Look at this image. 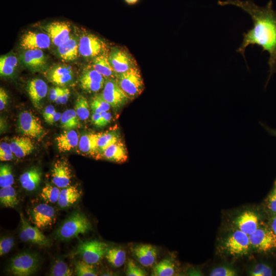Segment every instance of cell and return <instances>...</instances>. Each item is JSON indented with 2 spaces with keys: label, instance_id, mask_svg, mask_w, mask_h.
<instances>
[{
  "label": "cell",
  "instance_id": "8d00e7d4",
  "mask_svg": "<svg viewBox=\"0 0 276 276\" xmlns=\"http://www.w3.org/2000/svg\"><path fill=\"white\" fill-rule=\"evenodd\" d=\"M61 190L58 187L46 184L40 193V197L47 202H57Z\"/></svg>",
  "mask_w": 276,
  "mask_h": 276
},
{
  "label": "cell",
  "instance_id": "74e56055",
  "mask_svg": "<svg viewBox=\"0 0 276 276\" xmlns=\"http://www.w3.org/2000/svg\"><path fill=\"white\" fill-rule=\"evenodd\" d=\"M75 111L80 120L85 121L89 116V107L87 100L82 95H79L77 97L75 105Z\"/></svg>",
  "mask_w": 276,
  "mask_h": 276
},
{
  "label": "cell",
  "instance_id": "f35d334b",
  "mask_svg": "<svg viewBox=\"0 0 276 276\" xmlns=\"http://www.w3.org/2000/svg\"><path fill=\"white\" fill-rule=\"evenodd\" d=\"M89 105L93 113H98L109 111L111 107L101 94L95 95L91 99Z\"/></svg>",
  "mask_w": 276,
  "mask_h": 276
},
{
  "label": "cell",
  "instance_id": "60d3db41",
  "mask_svg": "<svg viewBox=\"0 0 276 276\" xmlns=\"http://www.w3.org/2000/svg\"><path fill=\"white\" fill-rule=\"evenodd\" d=\"M75 271L78 276H97L98 273L93 264L83 260L78 261L75 264Z\"/></svg>",
  "mask_w": 276,
  "mask_h": 276
},
{
  "label": "cell",
  "instance_id": "94428289",
  "mask_svg": "<svg viewBox=\"0 0 276 276\" xmlns=\"http://www.w3.org/2000/svg\"><path fill=\"white\" fill-rule=\"evenodd\" d=\"M138 1L139 0H125L126 2L127 3L129 4H134Z\"/></svg>",
  "mask_w": 276,
  "mask_h": 276
},
{
  "label": "cell",
  "instance_id": "ab89813d",
  "mask_svg": "<svg viewBox=\"0 0 276 276\" xmlns=\"http://www.w3.org/2000/svg\"><path fill=\"white\" fill-rule=\"evenodd\" d=\"M14 177L11 167L8 164H3L0 167V187L5 188L12 186Z\"/></svg>",
  "mask_w": 276,
  "mask_h": 276
},
{
  "label": "cell",
  "instance_id": "ee69618b",
  "mask_svg": "<svg viewBox=\"0 0 276 276\" xmlns=\"http://www.w3.org/2000/svg\"><path fill=\"white\" fill-rule=\"evenodd\" d=\"M14 244L12 237H4L0 240L1 256L7 254L12 248Z\"/></svg>",
  "mask_w": 276,
  "mask_h": 276
},
{
  "label": "cell",
  "instance_id": "30bf717a",
  "mask_svg": "<svg viewBox=\"0 0 276 276\" xmlns=\"http://www.w3.org/2000/svg\"><path fill=\"white\" fill-rule=\"evenodd\" d=\"M56 215L55 208L47 203L38 204L30 211L32 222L40 229L51 226L55 221Z\"/></svg>",
  "mask_w": 276,
  "mask_h": 276
},
{
  "label": "cell",
  "instance_id": "d6a6232c",
  "mask_svg": "<svg viewBox=\"0 0 276 276\" xmlns=\"http://www.w3.org/2000/svg\"><path fill=\"white\" fill-rule=\"evenodd\" d=\"M60 120L61 127L65 130L74 129L80 125L79 118L75 110L72 109L64 111Z\"/></svg>",
  "mask_w": 276,
  "mask_h": 276
},
{
  "label": "cell",
  "instance_id": "52a82bcc",
  "mask_svg": "<svg viewBox=\"0 0 276 276\" xmlns=\"http://www.w3.org/2000/svg\"><path fill=\"white\" fill-rule=\"evenodd\" d=\"M17 125L18 131L26 136L40 139L45 134L40 121L30 111L20 112Z\"/></svg>",
  "mask_w": 276,
  "mask_h": 276
},
{
  "label": "cell",
  "instance_id": "4fadbf2b",
  "mask_svg": "<svg viewBox=\"0 0 276 276\" xmlns=\"http://www.w3.org/2000/svg\"><path fill=\"white\" fill-rule=\"evenodd\" d=\"M225 248L232 255H243L246 254L251 246L249 235L240 230L234 232L226 240Z\"/></svg>",
  "mask_w": 276,
  "mask_h": 276
},
{
  "label": "cell",
  "instance_id": "4dcf8cb0",
  "mask_svg": "<svg viewBox=\"0 0 276 276\" xmlns=\"http://www.w3.org/2000/svg\"><path fill=\"white\" fill-rule=\"evenodd\" d=\"M105 256L107 261L114 267L123 266L126 259L125 251L118 247L108 248Z\"/></svg>",
  "mask_w": 276,
  "mask_h": 276
},
{
  "label": "cell",
  "instance_id": "f6af8a7d",
  "mask_svg": "<svg viewBox=\"0 0 276 276\" xmlns=\"http://www.w3.org/2000/svg\"><path fill=\"white\" fill-rule=\"evenodd\" d=\"M253 276H270L272 275V270L268 265L264 264L257 265L251 271Z\"/></svg>",
  "mask_w": 276,
  "mask_h": 276
},
{
  "label": "cell",
  "instance_id": "9c48e42d",
  "mask_svg": "<svg viewBox=\"0 0 276 276\" xmlns=\"http://www.w3.org/2000/svg\"><path fill=\"white\" fill-rule=\"evenodd\" d=\"M250 245L261 251H268L276 248V236L271 228L260 227L249 235Z\"/></svg>",
  "mask_w": 276,
  "mask_h": 276
},
{
  "label": "cell",
  "instance_id": "d590c367",
  "mask_svg": "<svg viewBox=\"0 0 276 276\" xmlns=\"http://www.w3.org/2000/svg\"><path fill=\"white\" fill-rule=\"evenodd\" d=\"M175 272V265L169 259H164L156 264L153 268L152 275L172 276Z\"/></svg>",
  "mask_w": 276,
  "mask_h": 276
},
{
  "label": "cell",
  "instance_id": "277c9868",
  "mask_svg": "<svg viewBox=\"0 0 276 276\" xmlns=\"http://www.w3.org/2000/svg\"><path fill=\"white\" fill-rule=\"evenodd\" d=\"M39 263V258L36 254L22 252L11 260L8 271L16 276L30 275L36 271Z\"/></svg>",
  "mask_w": 276,
  "mask_h": 276
},
{
  "label": "cell",
  "instance_id": "bcb514c9",
  "mask_svg": "<svg viewBox=\"0 0 276 276\" xmlns=\"http://www.w3.org/2000/svg\"><path fill=\"white\" fill-rule=\"evenodd\" d=\"M211 276H234L235 271L229 267H220L215 268L210 274Z\"/></svg>",
  "mask_w": 276,
  "mask_h": 276
},
{
  "label": "cell",
  "instance_id": "e0dca14e",
  "mask_svg": "<svg viewBox=\"0 0 276 276\" xmlns=\"http://www.w3.org/2000/svg\"><path fill=\"white\" fill-rule=\"evenodd\" d=\"M72 177L71 170L68 164L63 160H57L52 170V181L59 188L70 186Z\"/></svg>",
  "mask_w": 276,
  "mask_h": 276
},
{
  "label": "cell",
  "instance_id": "f5cc1de1",
  "mask_svg": "<svg viewBox=\"0 0 276 276\" xmlns=\"http://www.w3.org/2000/svg\"><path fill=\"white\" fill-rule=\"evenodd\" d=\"M112 116L108 111L101 112V127L108 124L111 120Z\"/></svg>",
  "mask_w": 276,
  "mask_h": 276
},
{
  "label": "cell",
  "instance_id": "681fc988",
  "mask_svg": "<svg viewBox=\"0 0 276 276\" xmlns=\"http://www.w3.org/2000/svg\"><path fill=\"white\" fill-rule=\"evenodd\" d=\"M70 91L67 88H63L62 92L59 97L56 99L55 102L58 104H65L69 98Z\"/></svg>",
  "mask_w": 276,
  "mask_h": 276
},
{
  "label": "cell",
  "instance_id": "83f0119b",
  "mask_svg": "<svg viewBox=\"0 0 276 276\" xmlns=\"http://www.w3.org/2000/svg\"><path fill=\"white\" fill-rule=\"evenodd\" d=\"M81 193L75 186H69L60 191L58 205L61 208H68L76 203L80 198Z\"/></svg>",
  "mask_w": 276,
  "mask_h": 276
},
{
  "label": "cell",
  "instance_id": "5b68a950",
  "mask_svg": "<svg viewBox=\"0 0 276 276\" xmlns=\"http://www.w3.org/2000/svg\"><path fill=\"white\" fill-rule=\"evenodd\" d=\"M108 248V245L106 243L97 240H91L80 244L76 254L79 255L84 261L94 265L101 261Z\"/></svg>",
  "mask_w": 276,
  "mask_h": 276
},
{
  "label": "cell",
  "instance_id": "6125c7cd",
  "mask_svg": "<svg viewBox=\"0 0 276 276\" xmlns=\"http://www.w3.org/2000/svg\"><path fill=\"white\" fill-rule=\"evenodd\" d=\"M270 133L276 137V130L273 129H268Z\"/></svg>",
  "mask_w": 276,
  "mask_h": 276
},
{
  "label": "cell",
  "instance_id": "6f0895ef",
  "mask_svg": "<svg viewBox=\"0 0 276 276\" xmlns=\"http://www.w3.org/2000/svg\"><path fill=\"white\" fill-rule=\"evenodd\" d=\"M62 116V113L59 112H55L53 114H52L50 118H49L45 122L50 125H52L55 122L58 121L60 120Z\"/></svg>",
  "mask_w": 276,
  "mask_h": 276
},
{
  "label": "cell",
  "instance_id": "11a10c76",
  "mask_svg": "<svg viewBox=\"0 0 276 276\" xmlns=\"http://www.w3.org/2000/svg\"><path fill=\"white\" fill-rule=\"evenodd\" d=\"M55 112H56V111L52 105L47 106L44 109L42 114L45 121Z\"/></svg>",
  "mask_w": 276,
  "mask_h": 276
},
{
  "label": "cell",
  "instance_id": "f1b7e54d",
  "mask_svg": "<svg viewBox=\"0 0 276 276\" xmlns=\"http://www.w3.org/2000/svg\"><path fill=\"white\" fill-rule=\"evenodd\" d=\"M92 66L105 78L117 79L118 74L111 66L108 59V56L105 54L101 55L94 58Z\"/></svg>",
  "mask_w": 276,
  "mask_h": 276
},
{
  "label": "cell",
  "instance_id": "c3c4849f",
  "mask_svg": "<svg viewBox=\"0 0 276 276\" xmlns=\"http://www.w3.org/2000/svg\"><path fill=\"white\" fill-rule=\"evenodd\" d=\"M267 207L272 213L276 214V187L268 197Z\"/></svg>",
  "mask_w": 276,
  "mask_h": 276
},
{
  "label": "cell",
  "instance_id": "2e32d148",
  "mask_svg": "<svg viewBox=\"0 0 276 276\" xmlns=\"http://www.w3.org/2000/svg\"><path fill=\"white\" fill-rule=\"evenodd\" d=\"M51 39L45 33L29 31L21 38L20 45L24 50L45 49L51 44Z\"/></svg>",
  "mask_w": 276,
  "mask_h": 276
},
{
  "label": "cell",
  "instance_id": "6da1fadb",
  "mask_svg": "<svg viewBox=\"0 0 276 276\" xmlns=\"http://www.w3.org/2000/svg\"><path fill=\"white\" fill-rule=\"evenodd\" d=\"M220 6L233 5L247 13L253 21L252 28L243 34V41L236 50L246 61L245 52L249 45H258L263 51L269 54L270 73L276 66V12L272 9L271 1L265 7L256 5L251 0L219 1Z\"/></svg>",
  "mask_w": 276,
  "mask_h": 276
},
{
  "label": "cell",
  "instance_id": "3957f363",
  "mask_svg": "<svg viewBox=\"0 0 276 276\" xmlns=\"http://www.w3.org/2000/svg\"><path fill=\"white\" fill-rule=\"evenodd\" d=\"M117 81L120 87L130 100L138 97L144 89V83L137 66L117 75Z\"/></svg>",
  "mask_w": 276,
  "mask_h": 276
},
{
  "label": "cell",
  "instance_id": "b9f144b4",
  "mask_svg": "<svg viewBox=\"0 0 276 276\" xmlns=\"http://www.w3.org/2000/svg\"><path fill=\"white\" fill-rule=\"evenodd\" d=\"M50 275L52 276H71L73 275V271L66 263L61 260H57L52 265Z\"/></svg>",
  "mask_w": 276,
  "mask_h": 276
},
{
  "label": "cell",
  "instance_id": "f546056e",
  "mask_svg": "<svg viewBox=\"0 0 276 276\" xmlns=\"http://www.w3.org/2000/svg\"><path fill=\"white\" fill-rule=\"evenodd\" d=\"M120 139V134L116 130L101 132L98 141V151L99 157L103 151L108 147L118 142Z\"/></svg>",
  "mask_w": 276,
  "mask_h": 276
},
{
  "label": "cell",
  "instance_id": "1f68e13d",
  "mask_svg": "<svg viewBox=\"0 0 276 276\" xmlns=\"http://www.w3.org/2000/svg\"><path fill=\"white\" fill-rule=\"evenodd\" d=\"M17 58L15 56L6 55L0 58V74L2 76H11L17 66Z\"/></svg>",
  "mask_w": 276,
  "mask_h": 276
},
{
  "label": "cell",
  "instance_id": "db71d44e",
  "mask_svg": "<svg viewBox=\"0 0 276 276\" xmlns=\"http://www.w3.org/2000/svg\"><path fill=\"white\" fill-rule=\"evenodd\" d=\"M13 154L10 144L6 142H1L0 145V154Z\"/></svg>",
  "mask_w": 276,
  "mask_h": 276
},
{
  "label": "cell",
  "instance_id": "816d5d0a",
  "mask_svg": "<svg viewBox=\"0 0 276 276\" xmlns=\"http://www.w3.org/2000/svg\"><path fill=\"white\" fill-rule=\"evenodd\" d=\"M63 88L57 86L50 89L49 91V99L51 101L55 102L60 95Z\"/></svg>",
  "mask_w": 276,
  "mask_h": 276
},
{
  "label": "cell",
  "instance_id": "7c38bea8",
  "mask_svg": "<svg viewBox=\"0 0 276 276\" xmlns=\"http://www.w3.org/2000/svg\"><path fill=\"white\" fill-rule=\"evenodd\" d=\"M108 59L117 74L124 73L136 66L130 54L125 50L118 48L112 49L108 56Z\"/></svg>",
  "mask_w": 276,
  "mask_h": 276
},
{
  "label": "cell",
  "instance_id": "be15d7a7",
  "mask_svg": "<svg viewBox=\"0 0 276 276\" xmlns=\"http://www.w3.org/2000/svg\"><path fill=\"white\" fill-rule=\"evenodd\" d=\"M275 187H276V180H275Z\"/></svg>",
  "mask_w": 276,
  "mask_h": 276
},
{
  "label": "cell",
  "instance_id": "ba28073f",
  "mask_svg": "<svg viewBox=\"0 0 276 276\" xmlns=\"http://www.w3.org/2000/svg\"><path fill=\"white\" fill-rule=\"evenodd\" d=\"M110 106L118 109L125 105L130 100L119 85L116 79H106L101 94Z\"/></svg>",
  "mask_w": 276,
  "mask_h": 276
},
{
  "label": "cell",
  "instance_id": "ffe728a7",
  "mask_svg": "<svg viewBox=\"0 0 276 276\" xmlns=\"http://www.w3.org/2000/svg\"><path fill=\"white\" fill-rule=\"evenodd\" d=\"M47 77L54 84L63 86L72 81L73 71L70 66L58 65L50 70L47 74Z\"/></svg>",
  "mask_w": 276,
  "mask_h": 276
},
{
  "label": "cell",
  "instance_id": "91938a15",
  "mask_svg": "<svg viewBox=\"0 0 276 276\" xmlns=\"http://www.w3.org/2000/svg\"><path fill=\"white\" fill-rule=\"evenodd\" d=\"M271 228L276 236V216L273 217L271 220Z\"/></svg>",
  "mask_w": 276,
  "mask_h": 276
},
{
  "label": "cell",
  "instance_id": "7bdbcfd3",
  "mask_svg": "<svg viewBox=\"0 0 276 276\" xmlns=\"http://www.w3.org/2000/svg\"><path fill=\"white\" fill-rule=\"evenodd\" d=\"M126 275L127 276H145L146 272L137 266L131 259H128L127 263Z\"/></svg>",
  "mask_w": 276,
  "mask_h": 276
},
{
  "label": "cell",
  "instance_id": "8992f818",
  "mask_svg": "<svg viewBox=\"0 0 276 276\" xmlns=\"http://www.w3.org/2000/svg\"><path fill=\"white\" fill-rule=\"evenodd\" d=\"M106 49L105 43L94 34L84 33L79 39V53L84 57L94 58L105 54Z\"/></svg>",
  "mask_w": 276,
  "mask_h": 276
},
{
  "label": "cell",
  "instance_id": "836d02e7",
  "mask_svg": "<svg viewBox=\"0 0 276 276\" xmlns=\"http://www.w3.org/2000/svg\"><path fill=\"white\" fill-rule=\"evenodd\" d=\"M0 202L5 207L14 208L18 203L17 194L12 186L1 188Z\"/></svg>",
  "mask_w": 276,
  "mask_h": 276
},
{
  "label": "cell",
  "instance_id": "484cf974",
  "mask_svg": "<svg viewBox=\"0 0 276 276\" xmlns=\"http://www.w3.org/2000/svg\"><path fill=\"white\" fill-rule=\"evenodd\" d=\"M60 152H66L76 147L79 144V136L74 129L65 130L56 139Z\"/></svg>",
  "mask_w": 276,
  "mask_h": 276
},
{
  "label": "cell",
  "instance_id": "9a60e30c",
  "mask_svg": "<svg viewBox=\"0 0 276 276\" xmlns=\"http://www.w3.org/2000/svg\"><path fill=\"white\" fill-rule=\"evenodd\" d=\"M52 43L59 46L71 36V26L68 22L56 21L47 25L44 27Z\"/></svg>",
  "mask_w": 276,
  "mask_h": 276
},
{
  "label": "cell",
  "instance_id": "d6986e66",
  "mask_svg": "<svg viewBox=\"0 0 276 276\" xmlns=\"http://www.w3.org/2000/svg\"><path fill=\"white\" fill-rule=\"evenodd\" d=\"M132 252L140 263L145 267L151 266L156 261L157 251L152 245L142 244L132 248Z\"/></svg>",
  "mask_w": 276,
  "mask_h": 276
},
{
  "label": "cell",
  "instance_id": "7dc6e473",
  "mask_svg": "<svg viewBox=\"0 0 276 276\" xmlns=\"http://www.w3.org/2000/svg\"><path fill=\"white\" fill-rule=\"evenodd\" d=\"M21 219V226L19 233V238L20 240L24 242H30L29 238L27 228H26V220L24 218L23 214H20Z\"/></svg>",
  "mask_w": 276,
  "mask_h": 276
},
{
  "label": "cell",
  "instance_id": "7402d4cb",
  "mask_svg": "<svg viewBox=\"0 0 276 276\" xmlns=\"http://www.w3.org/2000/svg\"><path fill=\"white\" fill-rule=\"evenodd\" d=\"M100 133H89L82 135L79 140V149L82 153L99 158L98 141Z\"/></svg>",
  "mask_w": 276,
  "mask_h": 276
},
{
  "label": "cell",
  "instance_id": "e575fe53",
  "mask_svg": "<svg viewBox=\"0 0 276 276\" xmlns=\"http://www.w3.org/2000/svg\"><path fill=\"white\" fill-rule=\"evenodd\" d=\"M26 228L30 242L43 246L49 245V240L36 226H33L26 221Z\"/></svg>",
  "mask_w": 276,
  "mask_h": 276
},
{
  "label": "cell",
  "instance_id": "44dd1931",
  "mask_svg": "<svg viewBox=\"0 0 276 276\" xmlns=\"http://www.w3.org/2000/svg\"><path fill=\"white\" fill-rule=\"evenodd\" d=\"M101 157L109 161L123 163L127 160L128 153L125 145L120 140L106 149Z\"/></svg>",
  "mask_w": 276,
  "mask_h": 276
},
{
  "label": "cell",
  "instance_id": "7a4b0ae2",
  "mask_svg": "<svg viewBox=\"0 0 276 276\" xmlns=\"http://www.w3.org/2000/svg\"><path fill=\"white\" fill-rule=\"evenodd\" d=\"M91 229V224L84 214L80 212H74L58 228L56 238L61 240H68L85 234Z\"/></svg>",
  "mask_w": 276,
  "mask_h": 276
},
{
  "label": "cell",
  "instance_id": "680465c9",
  "mask_svg": "<svg viewBox=\"0 0 276 276\" xmlns=\"http://www.w3.org/2000/svg\"><path fill=\"white\" fill-rule=\"evenodd\" d=\"M13 158V154H0V159L1 161H9L12 160Z\"/></svg>",
  "mask_w": 276,
  "mask_h": 276
},
{
  "label": "cell",
  "instance_id": "8fae6325",
  "mask_svg": "<svg viewBox=\"0 0 276 276\" xmlns=\"http://www.w3.org/2000/svg\"><path fill=\"white\" fill-rule=\"evenodd\" d=\"M106 79L93 66L87 67L80 76V87L87 93H97L104 87Z\"/></svg>",
  "mask_w": 276,
  "mask_h": 276
},
{
  "label": "cell",
  "instance_id": "f907efd6",
  "mask_svg": "<svg viewBox=\"0 0 276 276\" xmlns=\"http://www.w3.org/2000/svg\"><path fill=\"white\" fill-rule=\"evenodd\" d=\"M8 101V95L5 89L0 88V109L3 110L7 105Z\"/></svg>",
  "mask_w": 276,
  "mask_h": 276
},
{
  "label": "cell",
  "instance_id": "cb8c5ba5",
  "mask_svg": "<svg viewBox=\"0 0 276 276\" xmlns=\"http://www.w3.org/2000/svg\"><path fill=\"white\" fill-rule=\"evenodd\" d=\"M79 53V40L71 36L58 47L57 53L63 60L69 61L77 59Z\"/></svg>",
  "mask_w": 276,
  "mask_h": 276
},
{
  "label": "cell",
  "instance_id": "4316f807",
  "mask_svg": "<svg viewBox=\"0 0 276 276\" xmlns=\"http://www.w3.org/2000/svg\"><path fill=\"white\" fill-rule=\"evenodd\" d=\"M41 179V172L36 167H33L22 173L19 177L21 187L28 191L35 190Z\"/></svg>",
  "mask_w": 276,
  "mask_h": 276
},
{
  "label": "cell",
  "instance_id": "d4e9b609",
  "mask_svg": "<svg viewBox=\"0 0 276 276\" xmlns=\"http://www.w3.org/2000/svg\"><path fill=\"white\" fill-rule=\"evenodd\" d=\"M258 217L253 212L246 211L241 214L236 222L239 230L249 235L258 228Z\"/></svg>",
  "mask_w": 276,
  "mask_h": 276
},
{
  "label": "cell",
  "instance_id": "9f6ffc18",
  "mask_svg": "<svg viewBox=\"0 0 276 276\" xmlns=\"http://www.w3.org/2000/svg\"><path fill=\"white\" fill-rule=\"evenodd\" d=\"M91 121L96 126L101 127V113H93L91 116Z\"/></svg>",
  "mask_w": 276,
  "mask_h": 276
},
{
  "label": "cell",
  "instance_id": "5bb4252c",
  "mask_svg": "<svg viewBox=\"0 0 276 276\" xmlns=\"http://www.w3.org/2000/svg\"><path fill=\"white\" fill-rule=\"evenodd\" d=\"M22 64L32 72H39L44 70L47 64V59L41 49L26 50L20 55Z\"/></svg>",
  "mask_w": 276,
  "mask_h": 276
},
{
  "label": "cell",
  "instance_id": "ac0fdd59",
  "mask_svg": "<svg viewBox=\"0 0 276 276\" xmlns=\"http://www.w3.org/2000/svg\"><path fill=\"white\" fill-rule=\"evenodd\" d=\"M27 91L34 107L39 109L41 101L48 93V88L46 83L41 79H33L28 83Z\"/></svg>",
  "mask_w": 276,
  "mask_h": 276
},
{
  "label": "cell",
  "instance_id": "603a6c76",
  "mask_svg": "<svg viewBox=\"0 0 276 276\" xmlns=\"http://www.w3.org/2000/svg\"><path fill=\"white\" fill-rule=\"evenodd\" d=\"M10 146L13 154L18 158H23L34 149V144L28 136H15L11 141Z\"/></svg>",
  "mask_w": 276,
  "mask_h": 276
}]
</instances>
